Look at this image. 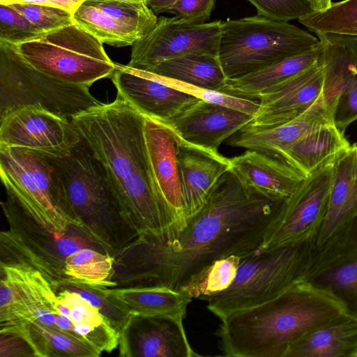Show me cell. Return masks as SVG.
Here are the masks:
<instances>
[{
	"instance_id": "1",
	"label": "cell",
	"mask_w": 357,
	"mask_h": 357,
	"mask_svg": "<svg viewBox=\"0 0 357 357\" xmlns=\"http://www.w3.org/2000/svg\"><path fill=\"white\" fill-rule=\"evenodd\" d=\"M283 200L252 192L228 170L183 227L140 234L113 256L115 288L166 287L180 291L215 261L255 252Z\"/></svg>"
},
{
	"instance_id": "2",
	"label": "cell",
	"mask_w": 357,
	"mask_h": 357,
	"mask_svg": "<svg viewBox=\"0 0 357 357\" xmlns=\"http://www.w3.org/2000/svg\"><path fill=\"white\" fill-rule=\"evenodd\" d=\"M146 116L117 94L71 119L102 167L126 217L138 231L159 234L175 223L157 182L144 135Z\"/></svg>"
},
{
	"instance_id": "3",
	"label": "cell",
	"mask_w": 357,
	"mask_h": 357,
	"mask_svg": "<svg viewBox=\"0 0 357 357\" xmlns=\"http://www.w3.org/2000/svg\"><path fill=\"white\" fill-rule=\"evenodd\" d=\"M346 312L332 294L304 282L229 314L220 319L216 334L225 356L284 357L297 340Z\"/></svg>"
},
{
	"instance_id": "4",
	"label": "cell",
	"mask_w": 357,
	"mask_h": 357,
	"mask_svg": "<svg viewBox=\"0 0 357 357\" xmlns=\"http://www.w3.org/2000/svg\"><path fill=\"white\" fill-rule=\"evenodd\" d=\"M43 156L52 168L70 225L85 231L112 256L139 235L123 213L102 167L82 139L66 156Z\"/></svg>"
},
{
	"instance_id": "5",
	"label": "cell",
	"mask_w": 357,
	"mask_h": 357,
	"mask_svg": "<svg viewBox=\"0 0 357 357\" xmlns=\"http://www.w3.org/2000/svg\"><path fill=\"white\" fill-rule=\"evenodd\" d=\"M315 250L314 240L259 250L241 257L227 289L202 300L220 319L266 302L305 282Z\"/></svg>"
},
{
	"instance_id": "6",
	"label": "cell",
	"mask_w": 357,
	"mask_h": 357,
	"mask_svg": "<svg viewBox=\"0 0 357 357\" xmlns=\"http://www.w3.org/2000/svg\"><path fill=\"white\" fill-rule=\"evenodd\" d=\"M320 41L287 22L256 15L222 21L218 59L227 79L258 71L318 47Z\"/></svg>"
},
{
	"instance_id": "7",
	"label": "cell",
	"mask_w": 357,
	"mask_h": 357,
	"mask_svg": "<svg viewBox=\"0 0 357 357\" xmlns=\"http://www.w3.org/2000/svg\"><path fill=\"white\" fill-rule=\"evenodd\" d=\"M101 103L89 86L64 82L38 70L23 59L17 45L0 40V118L19 107L38 105L71 120Z\"/></svg>"
},
{
	"instance_id": "8",
	"label": "cell",
	"mask_w": 357,
	"mask_h": 357,
	"mask_svg": "<svg viewBox=\"0 0 357 357\" xmlns=\"http://www.w3.org/2000/svg\"><path fill=\"white\" fill-rule=\"evenodd\" d=\"M102 43L73 23L21 43L17 50L38 70L64 82L91 86L116 68Z\"/></svg>"
},
{
	"instance_id": "9",
	"label": "cell",
	"mask_w": 357,
	"mask_h": 357,
	"mask_svg": "<svg viewBox=\"0 0 357 357\" xmlns=\"http://www.w3.org/2000/svg\"><path fill=\"white\" fill-rule=\"evenodd\" d=\"M33 274L40 296L33 320L69 335L100 354L117 348L119 331L99 309L78 293L50 281L39 271L33 269Z\"/></svg>"
},
{
	"instance_id": "10",
	"label": "cell",
	"mask_w": 357,
	"mask_h": 357,
	"mask_svg": "<svg viewBox=\"0 0 357 357\" xmlns=\"http://www.w3.org/2000/svg\"><path fill=\"white\" fill-rule=\"evenodd\" d=\"M3 185L36 218L58 232L69 223L52 168L43 155L20 148H0Z\"/></svg>"
},
{
	"instance_id": "11",
	"label": "cell",
	"mask_w": 357,
	"mask_h": 357,
	"mask_svg": "<svg viewBox=\"0 0 357 357\" xmlns=\"http://www.w3.org/2000/svg\"><path fill=\"white\" fill-rule=\"evenodd\" d=\"M335 162L301 181L282 202L259 250L315 241L328 207Z\"/></svg>"
},
{
	"instance_id": "12",
	"label": "cell",
	"mask_w": 357,
	"mask_h": 357,
	"mask_svg": "<svg viewBox=\"0 0 357 357\" xmlns=\"http://www.w3.org/2000/svg\"><path fill=\"white\" fill-rule=\"evenodd\" d=\"M6 195L1 206L8 230L39 259L41 274L50 281L66 280V259L80 249L93 248L108 252L82 229L71 225L67 231L58 232L32 215L11 193Z\"/></svg>"
},
{
	"instance_id": "13",
	"label": "cell",
	"mask_w": 357,
	"mask_h": 357,
	"mask_svg": "<svg viewBox=\"0 0 357 357\" xmlns=\"http://www.w3.org/2000/svg\"><path fill=\"white\" fill-rule=\"evenodd\" d=\"M221 25L222 20L195 24L160 16L151 32L132 44L127 66L150 72L165 61L188 54L218 57Z\"/></svg>"
},
{
	"instance_id": "14",
	"label": "cell",
	"mask_w": 357,
	"mask_h": 357,
	"mask_svg": "<svg viewBox=\"0 0 357 357\" xmlns=\"http://www.w3.org/2000/svg\"><path fill=\"white\" fill-rule=\"evenodd\" d=\"M82 140L72 121L38 105L19 107L0 118V148L24 149L63 157Z\"/></svg>"
},
{
	"instance_id": "15",
	"label": "cell",
	"mask_w": 357,
	"mask_h": 357,
	"mask_svg": "<svg viewBox=\"0 0 357 357\" xmlns=\"http://www.w3.org/2000/svg\"><path fill=\"white\" fill-rule=\"evenodd\" d=\"M321 47L324 93L338 129L357 120V36L317 33Z\"/></svg>"
},
{
	"instance_id": "16",
	"label": "cell",
	"mask_w": 357,
	"mask_h": 357,
	"mask_svg": "<svg viewBox=\"0 0 357 357\" xmlns=\"http://www.w3.org/2000/svg\"><path fill=\"white\" fill-rule=\"evenodd\" d=\"M305 282L335 296L357 318V217L316 250Z\"/></svg>"
},
{
	"instance_id": "17",
	"label": "cell",
	"mask_w": 357,
	"mask_h": 357,
	"mask_svg": "<svg viewBox=\"0 0 357 357\" xmlns=\"http://www.w3.org/2000/svg\"><path fill=\"white\" fill-rule=\"evenodd\" d=\"M185 314L130 315L119 332L122 357L199 356L190 344L183 326Z\"/></svg>"
},
{
	"instance_id": "18",
	"label": "cell",
	"mask_w": 357,
	"mask_h": 357,
	"mask_svg": "<svg viewBox=\"0 0 357 357\" xmlns=\"http://www.w3.org/2000/svg\"><path fill=\"white\" fill-rule=\"evenodd\" d=\"M117 94L146 117L165 124L199 99L175 89L152 73L116 63L110 77Z\"/></svg>"
},
{
	"instance_id": "19",
	"label": "cell",
	"mask_w": 357,
	"mask_h": 357,
	"mask_svg": "<svg viewBox=\"0 0 357 357\" xmlns=\"http://www.w3.org/2000/svg\"><path fill=\"white\" fill-rule=\"evenodd\" d=\"M253 119L245 112L199 100L167 125L179 141L218 154L222 143Z\"/></svg>"
},
{
	"instance_id": "20",
	"label": "cell",
	"mask_w": 357,
	"mask_h": 357,
	"mask_svg": "<svg viewBox=\"0 0 357 357\" xmlns=\"http://www.w3.org/2000/svg\"><path fill=\"white\" fill-rule=\"evenodd\" d=\"M321 62L291 77L270 93L259 97V107L249 124L265 128L289 122L325 99Z\"/></svg>"
},
{
	"instance_id": "21",
	"label": "cell",
	"mask_w": 357,
	"mask_h": 357,
	"mask_svg": "<svg viewBox=\"0 0 357 357\" xmlns=\"http://www.w3.org/2000/svg\"><path fill=\"white\" fill-rule=\"evenodd\" d=\"M334 121L333 112L323 99L298 117L282 124L257 128L248 124L226 140L227 144L255 150L282 161L285 152L317 126Z\"/></svg>"
},
{
	"instance_id": "22",
	"label": "cell",
	"mask_w": 357,
	"mask_h": 357,
	"mask_svg": "<svg viewBox=\"0 0 357 357\" xmlns=\"http://www.w3.org/2000/svg\"><path fill=\"white\" fill-rule=\"evenodd\" d=\"M177 161L187 218L202 207L218 180L230 169V159L178 139Z\"/></svg>"
},
{
	"instance_id": "23",
	"label": "cell",
	"mask_w": 357,
	"mask_h": 357,
	"mask_svg": "<svg viewBox=\"0 0 357 357\" xmlns=\"http://www.w3.org/2000/svg\"><path fill=\"white\" fill-rule=\"evenodd\" d=\"M144 135L153 172L160 189L175 220L172 227L185 223L177 161L178 139L165 123L145 118Z\"/></svg>"
},
{
	"instance_id": "24",
	"label": "cell",
	"mask_w": 357,
	"mask_h": 357,
	"mask_svg": "<svg viewBox=\"0 0 357 357\" xmlns=\"http://www.w3.org/2000/svg\"><path fill=\"white\" fill-rule=\"evenodd\" d=\"M357 217V144L337 158L326 213L315 238L320 248Z\"/></svg>"
},
{
	"instance_id": "25",
	"label": "cell",
	"mask_w": 357,
	"mask_h": 357,
	"mask_svg": "<svg viewBox=\"0 0 357 357\" xmlns=\"http://www.w3.org/2000/svg\"><path fill=\"white\" fill-rule=\"evenodd\" d=\"M229 159L230 169L248 190L272 200L286 199L303 180L284 162L255 150Z\"/></svg>"
},
{
	"instance_id": "26",
	"label": "cell",
	"mask_w": 357,
	"mask_h": 357,
	"mask_svg": "<svg viewBox=\"0 0 357 357\" xmlns=\"http://www.w3.org/2000/svg\"><path fill=\"white\" fill-rule=\"evenodd\" d=\"M351 144L334 121L321 124L292 145L282 161L305 179L335 161Z\"/></svg>"
},
{
	"instance_id": "27",
	"label": "cell",
	"mask_w": 357,
	"mask_h": 357,
	"mask_svg": "<svg viewBox=\"0 0 357 357\" xmlns=\"http://www.w3.org/2000/svg\"><path fill=\"white\" fill-rule=\"evenodd\" d=\"M284 357H357V318L347 312L294 343Z\"/></svg>"
},
{
	"instance_id": "28",
	"label": "cell",
	"mask_w": 357,
	"mask_h": 357,
	"mask_svg": "<svg viewBox=\"0 0 357 357\" xmlns=\"http://www.w3.org/2000/svg\"><path fill=\"white\" fill-rule=\"evenodd\" d=\"M321 61V44L309 51L287 58L255 73L227 79L221 92L245 98H259L313 67Z\"/></svg>"
},
{
	"instance_id": "29",
	"label": "cell",
	"mask_w": 357,
	"mask_h": 357,
	"mask_svg": "<svg viewBox=\"0 0 357 357\" xmlns=\"http://www.w3.org/2000/svg\"><path fill=\"white\" fill-rule=\"evenodd\" d=\"M130 315L185 314L192 298L166 287L102 288Z\"/></svg>"
},
{
	"instance_id": "30",
	"label": "cell",
	"mask_w": 357,
	"mask_h": 357,
	"mask_svg": "<svg viewBox=\"0 0 357 357\" xmlns=\"http://www.w3.org/2000/svg\"><path fill=\"white\" fill-rule=\"evenodd\" d=\"M0 332L22 336L33 348L35 357H98L101 354L72 337L36 321L1 325Z\"/></svg>"
},
{
	"instance_id": "31",
	"label": "cell",
	"mask_w": 357,
	"mask_h": 357,
	"mask_svg": "<svg viewBox=\"0 0 357 357\" xmlns=\"http://www.w3.org/2000/svg\"><path fill=\"white\" fill-rule=\"evenodd\" d=\"M149 73L219 91L225 87L227 79L218 57L205 54H192L169 59Z\"/></svg>"
},
{
	"instance_id": "32",
	"label": "cell",
	"mask_w": 357,
	"mask_h": 357,
	"mask_svg": "<svg viewBox=\"0 0 357 357\" xmlns=\"http://www.w3.org/2000/svg\"><path fill=\"white\" fill-rule=\"evenodd\" d=\"M113 263V256L104 250L93 248L80 249L66 259L64 282L93 287L114 288Z\"/></svg>"
},
{
	"instance_id": "33",
	"label": "cell",
	"mask_w": 357,
	"mask_h": 357,
	"mask_svg": "<svg viewBox=\"0 0 357 357\" xmlns=\"http://www.w3.org/2000/svg\"><path fill=\"white\" fill-rule=\"evenodd\" d=\"M73 17L74 23L109 45L132 46L142 38L138 31L106 14L87 0L75 11Z\"/></svg>"
},
{
	"instance_id": "34",
	"label": "cell",
	"mask_w": 357,
	"mask_h": 357,
	"mask_svg": "<svg viewBox=\"0 0 357 357\" xmlns=\"http://www.w3.org/2000/svg\"><path fill=\"white\" fill-rule=\"evenodd\" d=\"M241 259L233 255L215 261L194 275L179 292L202 300L227 289L236 275Z\"/></svg>"
},
{
	"instance_id": "35",
	"label": "cell",
	"mask_w": 357,
	"mask_h": 357,
	"mask_svg": "<svg viewBox=\"0 0 357 357\" xmlns=\"http://www.w3.org/2000/svg\"><path fill=\"white\" fill-rule=\"evenodd\" d=\"M310 31L357 36V0L332 3L321 11L313 12L298 19Z\"/></svg>"
},
{
	"instance_id": "36",
	"label": "cell",
	"mask_w": 357,
	"mask_h": 357,
	"mask_svg": "<svg viewBox=\"0 0 357 357\" xmlns=\"http://www.w3.org/2000/svg\"><path fill=\"white\" fill-rule=\"evenodd\" d=\"M106 14L138 31L143 37L156 24L158 17L146 3L118 0H87Z\"/></svg>"
},
{
	"instance_id": "37",
	"label": "cell",
	"mask_w": 357,
	"mask_h": 357,
	"mask_svg": "<svg viewBox=\"0 0 357 357\" xmlns=\"http://www.w3.org/2000/svg\"><path fill=\"white\" fill-rule=\"evenodd\" d=\"M45 33L9 5L0 3V40L18 45Z\"/></svg>"
},
{
	"instance_id": "38",
	"label": "cell",
	"mask_w": 357,
	"mask_h": 357,
	"mask_svg": "<svg viewBox=\"0 0 357 357\" xmlns=\"http://www.w3.org/2000/svg\"><path fill=\"white\" fill-rule=\"evenodd\" d=\"M8 5L45 33L74 23L73 13L63 8L33 3Z\"/></svg>"
},
{
	"instance_id": "39",
	"label": "cell",
	"mask_w": 357,
	"mask_h": 357,
	"mask_svg": "<svg viewBox=\"0 0 357 357\" xmlns=\"http://www.w3.org/2000/svg\"><path fill=\"white\" fill-rule=\"evenodd\" d=\"M53 282L63 288L78 293L91 304L99 309L100 312L112 321L119 332L130 317L129 314L109 298L101 287H93L67 282Z\"/></svg>"
},
{
	"instance_id": "40",
	"label": "cell",
	"mask_w": 357,
	"mask_h": 357,
	"mask_svg": "<svg viewBox=\"0 0 357 357\" xmlns=\"http://www.w3.org/2000/svg\"><path fill=\"white\" fill-rule=\"evenodd\" d=\"M257 10V15L267 19L288 22L314 12L308 0H248Z\"/></svg>"
},
{
	"instance_id": "41",
	"label": "cell",
	"mask_w": 357,
	"mask_h": 357,
	"mask_svg": "<svg viewBox=\"0 0 357 357\" xmlns=\"http://www.w3.org/2000/svg\"><path fill=\"white\" fill-rule=\"evenodd\" d=\"M216 0H178L169 13L195 24L205 23L210 19Z\"/></svg>"
},
{
	"instance_id": "42",
	"label": "cell",
	"mask_w": 357,
	"mask_h": 357,
	"mask_svg": "<svg viewBox=\"0 0 357 357\" xmlns=\"http://www.w3.org/2000/svg\"><path fill=\"white\" fill-rule=\"evenodd\" d=\"M1 357H31L35 353L30 344L20 335L0 332Z\"/></svg>"
},
{
	"instance_id": "43",
	"label": "cell",
	"mask_w": 357,
	"mask_h": 357,
	"mask_svg": "<svg viewBox=\"0 0 357 357\" xmlns=\"http://www.w3.org/2000/svg\"><path fill=\"white\" fill-rule=\"evenodd\" d=\"M86 0H0L1 4L33 3L66 9L72 13Z\"/></svg>"
},
{
	"instance_id": "44",
	"label": "cell",
	"mask_w": 357,
	"mask_h": 357,
	"mask_svg": "<svg viewBox=\"0 0 357 357\" xmlns=\"http://www.w3.org/2000/svg\"><path fill=\"white\" fill-rule=\"evenodd\" d=\"M178 0H148V6L155 15L167 13Z\"/></svg>"
},
{
	"instance_id": "45",
	"label": "cell",
	"mask_w": 357,
	"mask_h": 357,
	"mask_svg": "<svg viewBox=\"0 0 357 357\" xmlns=\"http://www.w3.org/2000/svg\"><path fill=\"white\" fill-rule=\"evenodd\" d=\"M315 11H321L327 9L331 5V0H308Z\"/></svg>"
},
{
	"instance_id": "46",
	"label": "cell",
	"mask_w": 357,
	"mask_h": 357,
	"mask_svg": "<svg viewBox=\"0 0 357 357\" xmlns=\"http://www.w3.org/2000/svg\"><path fill=\"white\" fill-rule=\"evenodd\" d=\"M118 1H126V2L146 3H148V0H118Z\"/></svg>"
}]
</instances>
